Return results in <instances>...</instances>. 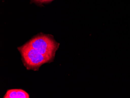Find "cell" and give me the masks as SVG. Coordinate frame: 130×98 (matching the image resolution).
Listing matches in <instances>:
<instances>
[{"mask_svg":"<svg viewBox=\"0 0 130 98\" xmlns=\"http://www.w3.org/2000/svg\"><path fill=\"white\" fill-rule=\"evenodd\" d=\"M19 49L22 57L24 64L28 69L38 70L42 65L52 60L27 44L19 48Z\"/></svg>","mask_w":130,"mask_h":98,"instance_id":"obj_1","label":"cell"},{"mask_svg":"<svg viewBox=\"0 0 130 98\" xmlns=\"http://www.w3.org/2000/svg\"><path fill=\"white\" fill-rule=\"evenodd\" d=\"M26 44L52 60L55 56L58 47L56 41L48 36L45 35L36 36Z\"/></svg>","mask_w":130,"mask_h":98,"instance_id":"obj_2","label":"cell"},{"mask_svg":"<svg viewBox=\"0 0 130 98\" xmlns=\"http://www.w3.org/2000/svg\"><path fill=\"white\" fill-rule=\"evenodd\" d=\"M4 98H29L28 93L22 89H12L6 93Z\"/></svg>","mask_w":130,"mask_h":98,"instance_id":"obj_3","label":"cell"},{"mask_svg":"<svg viewBox=\"0 0 130 98\" xmlns=\"http://www.w3.org/2000/svg\"><path fill=\"white\" fill-rule=\"evenodd\" d=\"M53 1H54V0H35V1L38 3L43 4L49 3Z\"/></svg>","mask_w":130,"mask_h":98,"instance_id":"obj_4","label":"cell"},{"mask_svg":"<svg viewBox=\"0 0 130 98\" xmlns=\"http://www.w3.org/2000/svg\"><path fill=\"white\" fill-rule=\"evenodd\" d=\"M34 1H35V0H34Z\"/></svg>","mask_w":130,"mask_h":98,"instance_id":"obj_5","label":"cell"}]
</instances>
